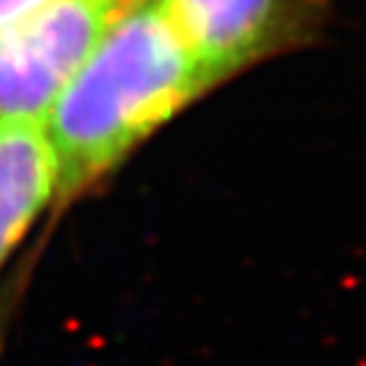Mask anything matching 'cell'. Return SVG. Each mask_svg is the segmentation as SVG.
Returning <instances> with one entry per match:
<instances>
[{
	"instance_id": "6da1fadb",
	"label": "cell",
	"mask_w": 366,
	"mask_h": 366,
	"mask_svg": "<svg viewBox=\"0 0 366 366\" xmlns=\"http://www.w3.org/2000/svg\"><path fill=\"white\" fill-rule=\"evenodd\" d=\"M206 87L160 0H122L43 120L59 196L95 183Z\"/></svg>"
},
{
	"instance_id": "277c9868",
	"label": "cell",
	"mask_w": 366,
	"mask_h": 366,
	"mask_svg": "<svg viewBox=\"0 0 366 366\" xmlns=\"http://www.w3.org/2000/svg\"><path fill=\"white\" fill-rule=\"evenodd\" d=\"M56 191V155L41 117H0V262Z\"/></svg>"
},
{
	"instance_id": "3957f363",
	"label": "cell",
	"mask_w": 366,
	"mask_h": 366,
	"mask_svg": "<svg viewBox=\"0 0 366 366\" xmlns=\"http://www.w3.org/2000/svg\"><path fill=\"white\" fill-rule=\"evenodd\" d=\"M315 0H160L206 84L224 79L303 23Z\"/></svg>"
},
{
	"instance_id": "5b68a950",
	"label": "cell",
	"mask_w": 366,
	"mask_h": 366,
	"mask_svg": "<svg viewBox=\"0 0 366 366\" xmlns=\"http://www.w3.org/2000/svg\"><path fill=\"white\" fill-rule=\"evenodd\" d=\"M48 3H53V0H0V28L18 21V18L28 16V13L38 11V8L48 6Z\"/></svg>"
},
{
	"instance_id": "7a4b0ae2",
	"label": "cell",
	"mask_w": 366,
	"mask_h": 366,
	"mask_svg": "<svg viewBox=\"0 0 366 366\" xmlns=\"http://www.w3.org/2000/svg\"><path fill=\"white\" fill-rule=\"evenodd\" d=\"M122 0H53L0 28V117H41Z\"/></svg>"
}]
</instances>
